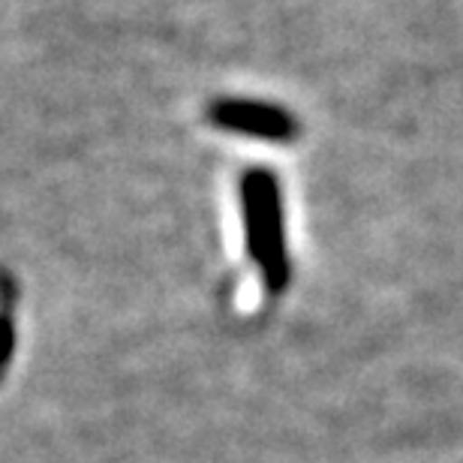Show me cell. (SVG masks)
Here are the masks:
<instances>
[{
	"mask_svg": "<svg viewBox=\"0 0 463 463\" xmlns=\"http://www.w3.org/2000/svg\"><path fill=\"white\" fill-rule=\"evenodd\" d=\"M244 220H247V247L256 265L262 268L268 289L280 292L289 283V262H286L283 241V205L277 178L265 169L247 172L244 178Z\"/></svg>",
	"mask_w": 463,
	"mask_h": 463,
	"instance_id": "obj_1",
	"label": "cell"
},
{
	"mask_svg": "<svg viewBox=\"0 0 463 463\" xmlns=\"http://www.w3.org/2000/svg\"><path fill=\"white\" fill-rule=\"evenodd\" d=\"M211 124L229 129V133H244L265 138V142H292L298 136V120L289 112L253 99H220L208 109Z\"/></svg>",
	"mask_w": 463,
	"mask_h": 463,
	"instance_id": "obj_2",
	"label": "cell"
},
{
	"mask_svg": "<svg viewBox=\"0 0 463 463\" xmlns=\"http://www.w3.org/2000/svg\"><path fill=\"white\" fill-rule=\"evenodd\" d=\"M9 340H13V335H9V317L4 313V317H0V355H6Z\"/></svg>",
	"mask_w": 463,
	"mask_h": 463,
	"instance_id": "obj_3",
	"label": "cell"
}]
</instances>
